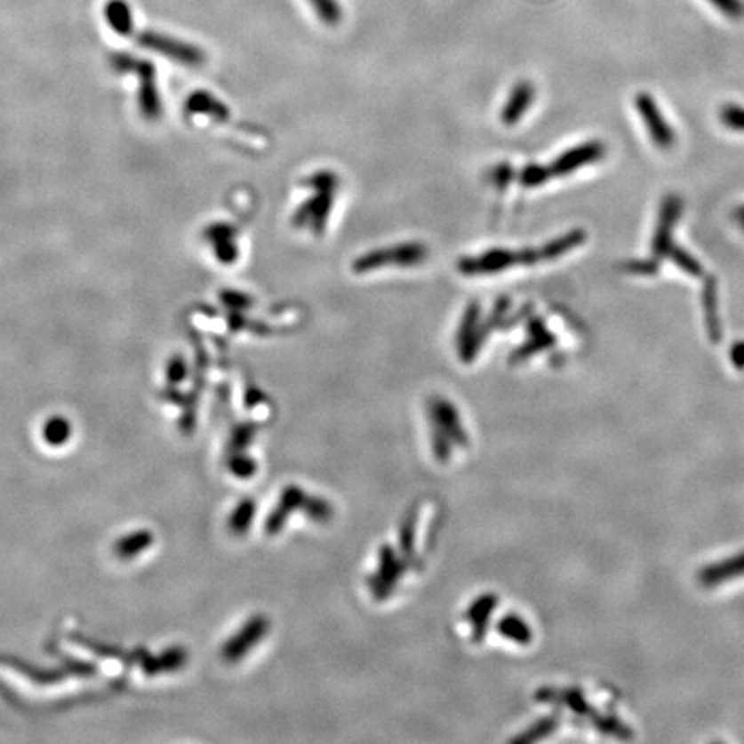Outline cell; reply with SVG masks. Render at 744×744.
I'll use <instances>...</instances> for the list:
<instances>
[{
	"label": "cell",
	"instance_id": "obj_1",
	"mask_svg": "<svg viewBox=\"0 0 744 744\" xmlns=\"http://www.w3.org/2000/svg\"><path fill=\"white\" fill-rule=\"evenodd\" d=\"M307 185L314 190V195L302 202L299 209L295 211L293 226L307 228L317 236L324 231L330 220L332 200H334V193L338 187V178L334 172L321 171V172H316L312 178H308Z\"/></svg>",
	"mask_w": 744,
	"mask_h": 744
},
{
	"label": "cell",
	"instance_id": "obj_2",
	"mask_svg": "<svg viewBox=\"0 0 744 744\" xmlns=\"http://www.w3.org/2000/svg\"><path fill=\"white\" fill-rule=\"evenodd\" d=\"M110 66L117 73H133L140 78L138 90V108L143 117L157 119L163 114V102L156 84V69L150 62L143 59H135L132 54L116 52L109 57Z\"/></svg>",
	"mask_w": 744,
	"mask_h": 744
},
{
	"label": "cell",
	"instance_id": "obj_3",
	"mask_svg": "<svg viewBox=\"0 0 744 744\" xmlns=\"http://www.w3.org/2000/svg\"><path fill=\"white\" fill-rule=\"evenodd\" d=\"M429 257V250L419 242H405L389 247L376 248L362 253L352 264L356 275H367L385 268H413Z\"/></svg>",
	"mask_w": 744,
	"mask_h": 744
},
{
	"label": "cell",
	"instance_id": "obj_4",
	"mask_svg": "<svg viewBox=\"0 0 744 744\" xmlns=\"http://www.w3.org/2000/svg\"><path fill=\"white\" fill-rule=\"evenodd\" d=\"M684 202L677 193H668L663 196L659 211V220L653 231L652 240V257L660 262L661 259H667L670 248L674 247V229L677 228V222L683 216Z\"/></svg>",
	"mask_w": 744,
	"mask_h": 744
},
{
	"label": "cell",
	"instance_id": "obj_5",
	"mask_svg": "<svg viewBox=\"0 0 744 744\" xmlns=\"http://www.w3.org/2000/svg\"><path fill=\"white\" fill-rule=\"evenodd\" d=\"M138 45L143 49L154 51L157 54L164 55L167 59L185 64V66H202L205 62V54L192 44L183 40L172 38L169 35L156 33V31H143L137 36Z\"/></svg>",
	"mask_w": 744,
	"mask_h": 744
},
{
	"label": "cell",
	"instance_id": "obj_6",
	"mask_svg": "<svg viewBox=\"0 0 744 744\" xmlns=\"http://www.w3.org/2000/svg\"><path fill=\"white\" fill-rule=\"evenodd\" d=\"M634 106H636V110L639 114L646 132L650 133L652 141L661 150L672 148L674 143H676V132L672 130L670 123L663 116V112L659 108V104L655 102L653 95L648 93V92H639L634 99Z\"/></svg>",
	"mask_w": 744,
	"mask_h": 744
},
{
	"label": "cell",
	"instance_id": "obj_7",
	"mask_svg": "<svg viewBox=\"0 0 744 744\" xmlns=\"http://www.w3.org/2000/svg\"><path fill=\"white\" fill-rule=\"evenodd\" d=\"M605 145L598 140H589L562 152L548 167L553 178H562L576 172L586 165L595 164L605 157Z\"/></svg>",
	"mask_w": 744,
	"mask_h": 744
},
{
	"label": "cell",
	"instance_id": "obj_8",
	"mask_svg": "<svg viewBox=\"0 0 744 744\" xmlns=\"http://www.w3.org/2000/svg\"><path fill=\"white\" fill-rule=\"evenodd\" d=\"M484 338V331L481 326V308L477 303H470L462 316V323L459 328L457 345L459 354L466 362L472 360L476 352L479 350V343Z\"/></svg>",
	"mask_w": 744,
	"mask_h": 744
},
{
	"label": "cell",
	"instance_id": "obj_9",
	"mask_svg": "<svg viewBox=\"0 0 744 744\" xmlns=\"http://www.w3.org/2000/svg\"><path fill=\"white\" fill-rule=\"evenodd\" d=\"M536 99L534 84L527 80H521L516 83V86L510 90L507 102L501 108V121L505 126H516L527 110L531 109L532 102Z\"/></svg>",
	"mask_w": 744,
	"mask_h": 744
},
{
	"label": "cell",
	"instance_id": "obj_10",
	"mask_svg": "<svg viewBox=\"0 0 744 744\" xmlns=\"http://www.w3.org/2000/svg\"><path fill=\"white\" fill-rule=\"evenodd\" d=\"M204 236L209 244H212L214 253H216L220 262L233 264L236 260L238 247H236V242H235L236 231H235L233 226H229L226 222H216V224H212L205 229Z\"/></svg>",
	"mask_w": 744,
	"mask_h": 744
},
{
	"label": "cell",
	"instance_id": "obj_11",
	"mask_svg": "<svg viewBox=\"0 0 744 744\" xmlns=\"http://www.w3.org/2000/svg\"><path fill=\"white\" fill-rule=\"evenodd\" d=\"M701 302L705 312V326L708 338L718 343L722 340V323L718 314V281L716 276H705L703 290H701Z\"/></svg>",
	"mask_w": 744,
	"mask_h": 744
},
{
	"label": "cell",
	"instance_id": "obj_12",
	"mask_svg": "<svg viewBox=\"0 0 744 744\" xmlns=\"http://www.w3.org/2000/svg\"><path fill=\"white\" fill-rule=\"evenodd\" d=\"M741 576H744V551L705 567L703 571H700L698 579L703 586L712 588V586H718V584H724L727 580L741 578Z\"/></svg>",
	"mask_w": 744,
	"mask_h": 744
},
{
	"label": "cell",
	"instance_id": "obj_13",
	"mask_svg": "<svg viewBox=\"0 0 744 744\" xmlns=\"http://www.w3.org/2000/svg\"><path fill=\"white\" fill-rule=\"evenodd\" d=\"M187 110L190 114L209 116L216 121H226L229 117V109L224 106V102H220V99H216L211 92L205 90H198L188 97Z\"/></svg>",
	"mask_w": 744,
	"mask_h": 744
},
{
	"label": "cell",
	"instance_id": "obj_14",
	"mask_svg": "<svg viewBox=\"0 0 744 744\" xmlns=\"http://www.w3.org/2000/svg\"><path fill=\"white\" fill-rule=\"evenodd\" d=\"M104 16L112 31L128 36L133 33V14L126 0H109L104 7Z\"/></svg>",
	"mask_w": 744,
	"mask_h": 744
},
{
	"label": "cell",
	"instance_id": "obj_15",
	"mask_svg": "<svg viewBox=\"0 0 744 744\" xmlns=\"http://www.w3.org/2000/svg\"><path fill=\"white\" fill-rule=\"evenodd\" d=\"M586 238H588V235H586V231H584V229H572V231H569V233H565V235H562V236H558V238L551 240L548 244H545V245L541 247L543 259H545V260H555V259H560V257H564L565 253L572 252L574 248L580 247V245L586 242Z\"/></svg>",
	"mask_w": 744,
	"mask_h": 744
},
{
	"label": "cell",
	"instance_id": "obj_16",
	"mask_svg": "<svg viewBox=\"0 0 744 744\" xmlns=\"http://www.w3.org/2000/svg\"><path fill=\"white\" fill-rule=\"evenodd\" d=\"M553 343H555V336L551 334L550 331L547 330L543 321L534 319L529 326V340H527V343L524 345L523 348L517 352V356L519 357H529L536 352H543V350L550 348Z\"/></svg>",
	"mask_w": 744,
	"mask_h": 744
},
{
	"label": "cell",
	"instance_id": "obj_17",
	"mask_svg": "<svg viewBox=\"0 0 744 744\" xmlns=\"http://www.w3.org/2000/svg\"><path fill=\"white\" fill-rule=\"evenodd\" d=\"M667 257L672 260L674 266H677L686 275L692 276V277H703V275H705V269H703L701 262L686 248H683L677 244L670 248Z\"/></svg>",
	"mask_w": 744,
	"mask_h": 744
},
{
	"label": "cell",
	"instance_id": "obj_18",
	"mask_svg": "<svg viewBox=\"0 0 744 744\" xmlns=\"http://www.w3.org/2000/svg\"><path fill=\"white\" fill-rule=\"evenodd\" d=\"M308 4L316 11L317 18L328 27H336L343 20V11L338 0H308Z\"/></svg>",
	"mask_w": 744,
	"mask_h": 744
},
{
	"label": "cell",
	"instance_id": "obj_19",
	"mask_svg": "<svg viewBox=\"0 0 744 744\" xmlns=\"http://www.w3.org/2000/svg\"><path fill=\"white\" fill-rule=\"evenodd\" d=\"M551 178L553 176L548 165L527 164L519 174V183L527 188H536L548 183Z\"/></svg>",
	"mask_w": 744,
	"mask_h": 744
},
{
	"label": "cell",
	"instance_id": "obj_20",
	"mask_svg": "<svg viewBox=\"0 0 744 744\" xmlns=\"http://www.w3.org/2000/svg\"><path fill=\"white\" fill-rule=\"evenodd\" d=\"M722 124L736 133H744V106L724 104L718 112Z\"/></svg>",
	"mask_w": 744,
	"mask_h": 744
},
{
	"label": "cell",
	"instance_id": "obj_21",
	"mask_svg": "<svg viewBox=\"0 0 744 744\" xmlns=\"http://www.w3.org/2000/svg\"><path fill=\"white\" fill-rule=\"evenodd\" d=\"M501 631L507 637H510L517 643H529L532 639V633H531L529 626L524 622L523 619H519L516 615H510V617L503 619Z\"/></svg>",
	"mask_w": 744,
	"mask_h": 744
},
{
	"label": "cell",
	"instance_id": "obj_22",
	"mask_svg": "<svg viewBox=\"0 0 744 744\" xmlns=\"http://www.w3.org/2000/svg\"><path fill=\"white\" fill-rule=\"evenodd\" d=\"M712 7L731 20V21H741L744 20V0H707Z\"/></svg>",
	"mask_w": 744,
	"mask_h": 744
},
{
	"label": "cell",
	"instance_id": "obj_23",
	"mask_svg": "<svg viewBox=\"0 0 744 744\" xmlns=\"http://www.w3.org/2000/svg\"><path fill=\"white\" fill-rule=\"evenodd\" d=\"M624 269L631 275L655 276L660 269V262L657 259H641V260H629L626 262Z\"/></svg>",
	"mask_w": 744,
	"mask_h": 744
},
{
	"label": "cell",
	"instance_id": "obj_24",
	"mask_svg": "<svg viewBox=\"0 0 744 744\" xmlns=\"http://www.w3.org/2000/svg\"><path fill=\"white\" fill-rule=\"evenodd\" d=\"M598 729L605 734L615 736V738H631V731L619 720L605 716L602 722H598Z\"/></svg>",
	"mask_w": 744,
	"mask_h": 744
},
{
	"label": "cell",
	"instance_id": "obj_25",
	"mask_svg": "<svg viewBox=\"0 0 744 744\" xmlns=\"http://www.w3.org/2000/svg\"><path fill=\"white\" fill-rule=\"evenodd\" d=\"M555 727H556V720H555V718H547V720L540 722L534 729H531V734L523 736L521 740H523V741H534V740L545 738V736H548L550 732H553V729H555Z\"/></svg>",
	"mask_w": 744,
	"mask_h": 744
},
{
	"label": "cell",
	"instance_id": "obj_26",
	"mask_svg": "<svg viewBox=\"0 0 744 744\" xmlns=\"http://www.w3.org/2000/svg\"><path fill=\"white\" fill-rule=\"evenodd\" d=\"M565 701H567V705L579 714V716H586V714H589L591 710H589V707H588V703H586V700H584V696L579 692V691H569L567 694H565Z\"/></svg>",
	"mask_w": 744,
	"mask_h": 744
},
{
	"label": "cell",
	"instance_id": "obj_27",
	"mask_svg": "<svg viewBox=\"0 0 744 744\" xmlns=\"http://www.w3.org/2000/svg\"><path fill=\"white\" fill-rule=\"evenodd\" d=\"M729 357H731V362H732V365L736 367V369H740V371H743L744 369V341H736L732 347H731V350H729Z\"/></svg>",
	"mask_w": 744,
	"mask_h": 744
},
{
	"label": "cell",
	"instance_id": "obj_28",
	"mask_svg": "<svg viewBox=\"0 0 744 744\" xmlns=\"http://www.w3.org/2000/svg\"><path fill=\"white\" fill-rule=\"evenodd\" d=\"M512 176H514L512 167H508V165H500V167H496L495 169L493 180H495L496 185L505 187V185H508V183L512 181Z\"/></svg>",
	"mask_w": 744,
	"mask_h": 744
},
{
	"label": "cell",
	"instance_id": "obj_29",
	"mask_svg": "<svg viewBox=\"0 0 744 744\" xmlns=\"http://www.w3.org/2000/svg\"><path fill=\"white\" fill-rule=\"evenodd\" d=\"M734 218H736V222H738V224H740V226L743 228L744 231V205H741V207H740V209H738V211L734 212Z\"/></svg>",
	"mask_w": 744,
	"mask_h": 744
}]
</instances>
